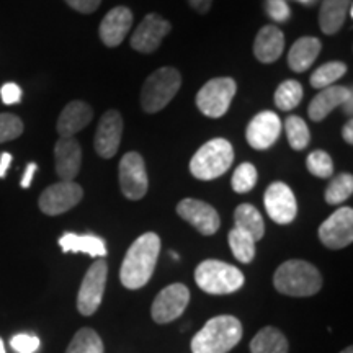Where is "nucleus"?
<instances>
[{
    "instance_id": "1",
    "label": "nucleus",
    "mask_w": 353,
    "mask_h": 353,
    "mask_svg": "<svg viewBox=\"0 0 353 353\" xmlns=\"http://www.w3.org/2000/svg\"><path fill=\"white\" fill-rule=\"evenodd\" d=\"M161 254V237L145 232L132 242L121 263L120 280L128 290H139L149 283Z\"/></svg>"
},
{
    "instance_id": "2",
    "label": "nucleus",
    "mask_w": 353,
    "mask_h": 353,
    "mask_svg": "<svg viewBox=\"0 0 353 353\" xmlns=\"http://www.w3.org/2000/svg\"><path fill=\"white\" fill-rule=\"evenodd\" d=\"M273 285L278 293L293 298L314 296L322 288V276L306 260H288L276 268Z\"/></svg>"
},
{
    "instance_id": "3",
    "label": "nucleus",
    "mask_w": 353,
    "mask_h": 353,
    "mask_svg": "<svg viewBox=\"0 0 353 353\" xmlns=\"http://www.w3.org/2000/svg\"><path fill=\"white\" fill-rule=\"evenodd\" d=\"M241 321L234 316H216L203 325V329L192 339L193 353H228L241 342Z\"/></svg>"
},
{
    "instance_id": "4",
    "label": "nucleus",
    "mask_w": 353,
    "mask_h": 353,
    "mask_svg": "<svg viewBox=\"0 0 353 353\" xmlns=\"http://www.w3.org/2000/svg\"><path fill=\"white\" fill-rule=\"evenodd\" d=\"M234 162V149L228 139L214 138L203 144L190 161V172L198 180H214L224 175Z\"/></svg>"
},
{
    "instance_id": "5",
    "label": "nucleus",
    "mask_w": 353,
    "mask_h": 353,
    "mask_svg": "<svg viewBox=\"0 0 353 353\" xmlns=\"http://www.w3.org/2000/svg\"><path fill=\"white\" fill-rule=\"evenodd\" d=\"M195 281L198 288L208 294H231L244 286V273L239 268L221 260H205L196 267Z\"/></svg>"
},
{
    "instance_id": "6",
    "label": "nucleus",
    "mask_w": 353,
    "mask_h": 353,
    "mask_svg": "<svg viewBox=\"0 0 353 353\" xmlns=\"http://www.w3.org/2000/svg\"><path fill=\"white\" fill-rule=\"evenodd\" d=\"M182 85L180 72L174 68H162L145 79L141 92V105L145 113H157L164 110Z\"/></svg>"
},
{
    "instance_id": "7",
    "label": "nucleus",
    "mask_w": 353,
    "mask_h": 353,
    "mask_svg": "<svg viewBox=\"0 0 353 353\" xmlns=\"http://www.w3.org/2000/svg\"><path fill=\"white\" fill-rule=\"evenodd\" d=\"M237 85L231 77L211 79L200 88L196 95V107L205 117L221 118L228 113L236 95Z\"/></svg>"
},
{
    "instance_id": "8",
    "label": "nucleus",
    "mask_w": 353,
    "mask_h": 353,
    "mask_svg": "<svg viewBox=\"0 0 353 353\" xmlns=\"http://www.w3.org/2000/svg\"><path fill=\"white\" fill-rule=\"evenodd\" d=\"M108 278V265L103 259L95 260L83 276L77 294V309L82 316H92L100 307Z\"/></svg>"
},
{
    "instance_id": "9",
    "label": "nucleus",
    "mask_w": 353,
    "mask_h": 353,
    "mask_svg": "<svg viewBox=\"0 0 353 353\" xmlns=\"http://www.w3.org/2000/svg\"><path fill=\"white\" fill-rule=\"evenodd\" d=\"M190 303V291L182 283L165 286L154 299L151 314L157 324H169L183 314Z\"/></svg>"
},
{
    "instance_id": "10",
    "label": "nucleus",
    "mask_w": 353,
    "mask_h": 353,
    "mask_svg": "<svg viewBox=\"0 0 353 353\" xmlns=\"http://www.w3.org/2000/svg\"><path fill=\"white\" fill-rule=\"evenodd\" d=\"M319 239L327 249L341 250L353 241V210L339 208L319 228Z\"/></svg>"
},
{
    "instance_id": "11",
    "label": "nucleus",
    "mask_w": 353,
    "mask_h": 353,
    "mask_svg": "<svg viewBox=\"0 0 353 353\" xmlns=\"http://www.w3.org/2000/svg\"><path fill=\"white\" fill-rule=\"evenodd\" d=\"M83 190L76 182H57L48 187L39 196V210L48 216L63 214L81 203Z\"/></svg>"
},
{
    "instance_id": "12",
    "label": "nucleus",
    "mask_w": 353,
    "mask_h": 353,
    "mask_svg": "<svg viewBox=\"0 0 353 353\" xmlns=\"http://www.w3.org/2000/svg\"><path fill=\"white\" fill-rule=\"evenodd\" d=\"M120 187L128 200H141L148 193V172L141 154L128 152L123 156L120 162Z\"/></svg>"
},
{
    "instance_id": "13",
    "label": "nucleus",
    "mask_w": 353,
    "mask_h": 353,
    "mask_svg": "<svg viewBox=\"0 0 353 353\" xmlns=\"http://www.w3.org/2000/svg\"><path fill=\"white\" fill-rule=\"evenodd\" d=\"M265 210L276 224L293 223L298 214V203L293 190L283 182H273L263 196Z\"/></svg>"
},
{
    "instance_id": "14",
    "label": "nucleus",
    "mask_w": 353,
    "mask_h": 353,
    "mask_svg": "<svg viewBox=\"0 0 353 353\" xmlns=\"http://www.w3.org/2000/svg\"><path fill=\"white\" fill-rule=\"evenodd\" d=\"M337 107H342L343 113L348 114V117L353 114V92L350 87L330 85L322 88L309 105V118L312 121H322Z\"/></svg>"
},
{
    "instance_id": "15",
    "label": "nucleus",
    "mask_w": 353,
    "mask_h": 353,
    "mask_svg": "<svg viewBox=\"0 0 353 353\" xmlns=\"http://www.w3.org/2000/svg\"><path fill=\"white\" fill-rule=\"evenodd\" d=\"M170 30V21H167L164 17L149 13L138 25L136 32L131 34V48L143 54H151L161 46L162 39L169 34Z\"/></svg>"
},
{
    "instance_id": "16",
    "label": "nucleus",
    "mask_w": 353,
    "mask_h": 353,
    "mask_svg": "<svg viewBox=\"0 0 353 353\" xmlns=\"http://www.w3.org/2000/svg\"><path fill=\"white\" fill-rule=\"evenodd\" d=\"M176 214L192 224L203 236H213L221 226L218 211L208 203L195 198H185L180 201L176 205Z\"/></svg>"
},
{
    "instance_id": "17",
    "label": "nucleus",
    "mask_w": 353,
    "mask_h": 353,
    "mask_svg": "<svg viewBox=\"0 0 353 353\" xmlns=\"http://www.w3.org/2000/svg\"><path fill=\"white\" fill-rule=\"evenodd\" d=\"M280 134L281 120L276 113L270 112V110L255 114L245 130L247 143L257 151H265V149L272 148L280 138Z\"/></svg>"
},
{
    "instance_id": "18",
    "label": "nucleus",
    "mask_w": 353,
    "mask_h": 353,
    "mask_svg": "<svg viewBox=\"0 0 353 353\" xmlns=\"http://www.w3.org/2000/svg\"><path fill=\"white\" fill-rule=\"evenodd\" d=\"M123 136V118L117 110H108L97 128L94 145L100 157L112 159L118 152Z\"/></svg>"
},
{
    "instance_id": "19",
    "label": "nucleus",
    "mask_w": 353,
    "mask_h": 353,
    "mask_svg": "<svg viewBox=\"0 0 353 353\" xmlns=\"http://www.w3.org/2000/svg\"><path fill=\"white\" fill-rule=\"evenodd\" d=\"M132 12L128 7H114L101 20L99 34L105 46L117 48L123 43L132 26Z\"/></svg>"
},
{
    "instance_id": "20",
    "label": "nucleus",
    "mask_w": 353,
    "mask_h": 353,
    "mask_svg": "<svg viewBox=\"0 0 353 353\" xmlns=\"http://www.w3.org/2000/svg\"><path fill=\"white\" fill-rule=\"evenodd\" d=\"M54 159L61 182H74L82 165L81 144L74 138H61L54 145Z\"/></svg>"
},
{
    "instance_id": "21",
    "label": "nucleus",
    "mask_w": 353,
    "mask_h": 353,
    "mask_svg": "<svg viewBox=\"0 0 353 353\" xmlns=\"http://www.w3.org/2000/svg\"><path fill=\"white\" fill-rule=\"evenodd\" d=\"M94 118V110L85 101L74 100L65 105L63 113L59 114L56 130L61 138H74L79 131H82Z\"/></svg>"
},
{
    "instance_id": "22",
    "label": "nucleus",
    "mask_w": 353,
    "mask_h": 353,
    "mask_svg": "<svg viewBox=\"0 0 353 353\" xmlns=\"http://www.w3.org/2000/svg\"><path fill=\"white\" fill-rule=\"evenodd\" d=\"M285 34L275 25H267L257 33L254 41V56L262 64L275 63L283 54Z\"/></svg>"
},
{
    "instance_id": "23",
    "label": "nucleus",
    "mask_w": 353,
    "mask_h": 353,
    "mask_svg": "<svg viewBox=\"0 0 353 353\" xmlns=\"http://www.w3.org/2000/svg\"><path fill=\"white\" fill-rule=\"evenodd\" d=\"M322 44L314 37H303L298 41H294L288 52V65L294 72H304L314 64V61L319 56Z\"/></svg>"
},
{
    "instance_id": "24",
    "label": "nucleus",
    "mask_w": 353,
    "mask_h": 353,
    "mask_svg": "<svg viewBox=\"0 0 353 353\" xmlns=\"http://www.w3.org/2000/svg\"><path fill=\"white\" fill-rule=\"evenodd\" d=\"M59 245L63 252H72V254H87L90 257H105L107 255V244L99 236H92V234H85V236H79L74 232H65L59 239Z\"/></svg>"
},
{
    "instance_id": "25",
    "label": "nucleus",
    "mask_w": 353,
    "mask_h": 353,
    "mask_svg": "<svg viewBox=\"0 0 353 353\" xmlns=\"http://www.w3.org/2000/svg\"><path fill=\"white\" fill-rule=\"evenodd\" d=\"M352 0H322L319 12V26L324 34H335L345 23L347 12Z\"/></svg>"
},
{
    "instance_id": "26",
    "label": "nucleus",
    "mask_w": 353,
    "mask_h": 353,
    "mask_svg": "<svg viewBox=\"0 0 353 353\" xmlns=\"http://www.w3.org/2000/svg\"><path fill=\"white\" fill-rule=\"evenodd\" d=\"M234 228L249 234L255 242H259L265 234V223L262 214L255 206L249 203H242L234 211Z\"/></svg>"
},
{
    "instance_id": "27",
    "label": "nucleus",
    "mask_w": 353,
    "mask_h": 353,
    "mask_svg": "<svg viewBox=\"0 0 353 353\" xmlns=\"http://www.w3.org/2000/svg\"><path fill=\"white\" fill-rule=\"evenodd\" d=\"M288 350L286 337L272 325L260 329L250 342V353H288Z\"/></svg>"
},
{
    "instance_id": "28",
    "label": "nucleus",
    "mask_w": 353,
    "mask_h": 353,
    "mask_svg": "<svg viewBox=\"0 0 353 353\" xmlns=\"http://www.w3.org/2000/svg\"><path fill=\"white\" fill-rule=\"evenodd\" d=\"M229 247H231L234 257L242 263H250L255 257V242L249 234L239 231V229L232 228L228 236Z\"/></svg>"
},
{
    "instance_id": "29",
    "label": "nucleus",
    "mask_w": 353,
    "mask_h": 353,
    "mask_svg": "<svg viewBox=\"0 0 353 353\" xmlns=\"http://www.w3.org/2000/svg\"><path fill=\"white\" fill-rule=\"evenodd\" d=\"M303 100V85L298 81H285L275 92V105L281 112L296 108Z\"/></svg>"
},
{
    "instance_id": "30",
    "label": "nucleus",
    "mask_w": 353,
    "mask_h": 353,
    "mask_svg": "<svg viewBox=\"0 0 353 353\" xmlns=\"http://www.w3.org/2000/svg\"><path fill=\"white\" fill-rule=\"evenodd\" d=\"M103 342L94 329H81L74 335L65 353H103Z\"/></svg>"
},
{
    "instance_id": "31",
    "label": "nucleus",
    "mask_w": 353,
    "mask_h": 353,
    "mask_svg": "<svg viewBox=\"0 0 353 353\" xmlns=\"http://www.w3.org/2000/svg\"><path fill=\"white\" fill-rule=\"evenodd\" d=\"M285 131L288 143L294 151H303L307 148L309 141H311V132L306 121L299 117H288L285 121Z\"/></svg>"
},
{
    "instance_id": "32",
    "label": "nucleus",
    "mask_w": 353,
    "mask_h": 353,
    "mask_svg": "<svg viewBox=\"0 0 353 353\" xmlns=\"http://www.w3.org/2000/svg\"><path fill=\"white\" fill-rule=\"evenodd\" d=\"M347 72V65L341 63V61H332L321 65L319 69H316L311 76V85L314 88H325L334 85L335 81L343 77V74Z\"/></svg>"
},
{
    "instance_id": "33",
    "label": "nucleus",
    "mask_w": 353,
    "mask_h": 353,
    "mask_svg": "<svg viewBox=\"0 0 353 353\" xmlns=\"http://www.w3.org/2000/svg\"><path fill=\"white\" fill-rule=\"evenodd\" d=\"M353 192V176L350 174H339L330 180L325 190V201L329 205H341L352 196Z\"/></svg>"
},
{
    "instance_id": "34",
    "label": "nucleus",
    "mask_w": 353,
    "mask_h": 353,
    "mask_svg": "<svg viewBox=\"0 0 353 353\" xmlns=\"http://www.w3.org/2000/svg\"><path fill=\"white\" fill-rule=\"evenodd\" d=\"M259 179V172L250 162H244L237 167L232 174V190L236 193H249L255 187Z\"/></svg>"
},
{
    "instance_id": "35",
    "label": "nucleus",
    "mask_w": 353,
    "mask_h": 353,
    "mask_svg": "<svg viewBox=\"0 0 353 353\" xmlns=\"http://www.w3.org/2000/svg\"><path fill=\"white\" fill-rule=\"evenodd\" d=\"M307 170L319 179H329L334 174V161L325 151H312L306 159Z\"/></svg>"
},
{
    "instance_id": "36",
    "label": "nucleus",
    "mask_w": 353,
    "mask_h": 353,
    "mask_svg": "<svg viewBox=\"0 0 353 353\" xmlns=\"http://www.w3.org/2000/svg\"><path fill=\"white\" fill-rule=\"evenodd\" d=\"M23 132V123L12 113H0V144L17 139Z\"/></svg>"
},
{
    "instance_id": "37",
    "label": "nucleus",
    "mask_w": 353,
    "mask_h": 353,
    "mask_svg": "<svg viewBox=\"0 0 353 353\" xmlns=\"http://www.w3.org/2000/svg\"><path fill=\"white\" fill-rule=\"evenodd\" d=\"M265 12L276 23H285L291 17L290 6L285 0H265Z\"/></svg>"
},
{
    "instance_id": "38",
    "label": "nucleus",
    "mask_w": 353,
    "mask_h": 353,
    "mask_svg": "<svg viewBox=\"0 0 353 353\" xmlns=\"http://www.w3.org/2000/svg\"><path fill=\"white\" fill-rule=\"evenodd\" d=\"M10 345L17 353H34L39 348V339L32 334H19L12 339Z\"/></svg>"
},
{
    "instance_id": "39",
    "label": "nucleus",
    "mask_w": 353,
    "mask_h": 353,
    "mask_svg": "<svg viewBox=\"0 0 353 353\" xmlns=\"http://www.w3.org/2000/svg\"><path fill=\"white\" fill-rule=\"evenodd\" d=\"M0 97H2V101L6 105L20 103V100H21V88L17 85V83H13V82L3 83L2 88H0Z\"/></svg>"
},
{
    "instance_id": "40",
    "label": "nucleus",
    "mask_w": 353,
    "mask_h": 353,
    "mask_svg": "<svg viewBox=\"0 0 353 353\" xmlns=\"http://www.w3.org/2000/svg\"><path fill=\"white\" fill-rule=\"evenodd\" d=\"M65 3L81 13H94L100 7L101 0H65Z\"/></svg>"
},
{
    "instance_id": "41",
    "label": "nucleus",
    "mask_w": 353,
    "mask_h": 353,
    "mask_svg": "<svg viewBox=\"0 0 353 353\" xmlns=\"http://www.w3.org/2000/svg\"><path fill=\"white\" fill-rule=\"evenodd\" d=\"M37 169H38V165L34 164V162H32V164L26 165L25 175H23V179H21V187H23V188H28L30 185H32V182H33V176H34V172H37Z\"/></svg>"
},
{
    "instance_id": "42",
    "label": "nucleus",
    "mask_w": 353,
    "mask_h": 353,
    "mask_svg": "<svg viewBox=\"0 0 353 353\" xmlns=\"http://www.w3.org/2000/svg\"><path fill=\"white\" fill-rule=\"evenodd\" d=\"M188 3L198 13H208L211 6H213V0H188Z\"/></svg>"
},
{
    "instance_id": "43",
    "label": "nucleus",
    "mask_w": 353,
    "mask_h": 353,
    "mask_svg": "<svg viewBox=\"0 0 353 353\" xmlns=\"http://www.w3.org/2000/svg\"><path fill=\"white\" fill-rule=\"evenodd\" d=\"M12 164V156L8 152H3L2 156H0V179H3V176L7 175V170L8 167Z\"/></svg>"
},
{
    "instance_id": "44",
    "label": "nucleus",
    "mask_w": 353,
    "mask_h": 353,
    "mask_svg": "<svg viewBox=\"0 0 353 353\" xmlns=\"http://www.w3.org/2000/svg\"><path fill=\"white\" fill-rule=\"evenodd\" d=\"M342 134H343V139H345L347 144H353V121L352 120L348 121L345 126H343Z\"/></svg>"
},
{
    "instance_id": "45",
    "label": "nucleus",
    "mask_w": 353,
    "mask_h": 353,
    "mask_svg": "<svg viewBox=\"0 0 353 353\" xmlns=\"http://www.w3.org/2000/svg\"><path fill=\"white\" fill-rule=\"evenodd\" d=\"M285 2H298V3H303V6H312L316 0H285Z\"/></svg>"
},
{
    "instance_id": "46",
    "label": "nucleus",
    "mask_w": 353,
    "mask_h": 353,
    "mask_svg": "<svg viewBox=\"0 0 353 353\" xmlns=\"http://www.w3.org/2000/svg\"><path fill=\"white\" fill-rule=\"evenodd\" d=\"M0 353H7V352H6V345H3L2 339H0Z\"/></svg>"
},
{
    "instance_id": "47",
    "label": "nucleus",
    "mask_w": 353,
    "mask_h": 353,
    "mask_svg": "<svg viewBox=\"0 0 353 353\" xmlns=\"http://www.w3.org/2000/svg\"><path fill=\"white\" fill-rule=\"evenodd\" d=\"M341 353H353V348L352 347H347V348H343Z\"/></svg>"
}]
</instances>
